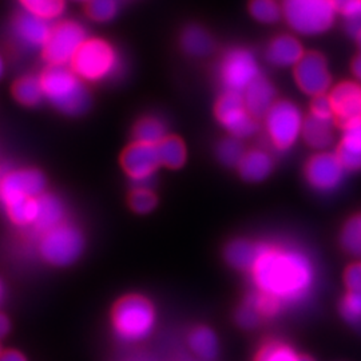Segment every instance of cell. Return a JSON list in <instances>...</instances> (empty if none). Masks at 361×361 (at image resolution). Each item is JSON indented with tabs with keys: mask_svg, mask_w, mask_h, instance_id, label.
Listing matches in <instances>:
<instances>
[{
	"mask_svg": "<svg viewBox=\"0 0 361 361\" xmlns=\"http://www.w3.org/2000/svg\"><path fill=\"white\" fill-rule=\"evenodd\" d=\"M256 292L283 308L298 304L310 296L314 285V267L297 247L261 244L257 259L250 269Z\"/></svg>",
	"mask_w": 361,
	"mask_h": 361,
	"instance_id": "1",
	"label": "cell"
},
{
	"mask_svg": "<svg viewBox=\"0 0 361 361\" xmlns=\"http://www.w3.org/2000/svg\"><path fill=\"white\" fill-rule=\"evenodd\" d=\"M40 82L44 99L62 114L82 116L89 110V89L70 66H49L42 73Z\"/></svg>",
	"mask_w": 361,
	"mask_h": 361,
	"instance_id": "2",
	"label": "cell"
},
{
	"mask_svg": "<svg viewBox=\"0 0 361 361\" xmlns=\"http://www.w3.org/2000/svg\"><path fill=\"white\" fill-rule=\"evenodd\" d=\"M70 67L85 82L98 83L116 77L121 71V59L107 40L89 38L79 49Z\"/></svg>",
	"mask_w": 361,
	"mask_h": 361,
	"instance_id": "3",
	"label": "cell"
},
{
	"mask_svg": "<svg viewBox=\"0 0 361 361\" xmlns=\"http://www.w3.org/2000/svg\"><path fill=\"white\" fill-rule=\"evenodd\" d=\"M113 325L122 341L137 343L145 340L154 329V307L145 297H125L114 307Z\"/></svg>",
	"mask_w": 361,
	"mask_h": 361,
	"instance_id": "4",
	"label": "cell"
},
{
	"mask_svg": "<svg viewBox=\"0 0 361 361\" xmlns=\"http://www.w3.org/2000/svg\"><path fill=\"white\" fill-rule=\"evenodd\" d=\"M332 0H284L283 15L288 26L301 35H320L334 26Z\"/></svg>",
	"mask_w": 361,
	"mask_h": 361,
	"instance_id": "5",
	"label": "cell"
},
{
	"mask_svg": "<svg viewBox=\"0 0 361 361\" xmlns=\"http://www.w3.org/2000/svg\"><path fill=\"white\" fill-rule=\"evenodd\" d=\"M46 177L34 168H13L0 164V207L3 210L46 193Z\"/></svg>",
	"mask_w": 361,
	"mask_h": 361,
	"instance_id": "6",
	"label": "cell"
},
{
	"mask_svg": "<svg viewBox=\"0 0 361 361\" xmlns=\"http://www.w3.org/2000/svg\"><path fill=\"white\" fill-rule=\"evenodd\" d=\"M83 247V234L77 226L67 222L39 235V255L54 267L74 264L80 257Z\"/></svg>",
	"mask_w": 361,
	"mask_h": 361,
	"instance_id": "7",
	"label": "cell"
},
{
	"mask_svg": "<svg viewBox=\"0 0 361 361\" xmlns=\"http://www.w3.org/2000/svg\"><path fill=\"white\" fill-rule=\"evenodd\" d=\"M87 39V31L83 25L75 20H62L52 26L42 49L43 59L49 66H70Z\"/></svg>",
	"mask_w": 361,
	"mask_h": 361,
	"instance_id": "8",
	"label": "cell"
},
{
	"mask_svg": "<svg viewBox=\"0 0 361 361\" xmlns=\"http://www.w3.org/2000/svg\"><path fill=\"white\" fill-rule=\"evenodd\" d=\"M265 126L271 142L279 150H288L302 134L304 118L296 104L279 101L265 116Z\"/></svg>",
	"mask_w": 361,
	"mask_h": 361,
	"instance_id": "9",
	"label": "cell"
},
{
	"mask_svg": "<svg viewBox=\"0 0 361 361\" xmlns=\"http://www.w3.org/2000/svg\"><path fill=\"white\" fill-rule=\"evenodd\" d=\"M259 77L257 61L245 49H233L222 58L219 78L226 91L243 94Z\"/></svg>",
	"mask_w": 361,
	"mask_h": 361,
	"instance_id": "10",
	"label": "cell"
},
{
	"mask_svg": "<svg viewBox=\"0 0 361 361\" xmlns=\"http://www.w3.org/2000/svg\"><path fill=\"white\" fill-rule=\"evenodd\" d=\"M216 116L219 123L238 140L257 133V121L246 109L243 94L224 92L216 104Z\"/></svg>",
	"mask_w": 361,
	"mask_h": 361,
	"instance_id": "11",
	"label": "cell"
},
{
	"mask_svg": "<svg viewBox=\"0 0 361 361\" xmlns=\"http://www.w3.org/2000/svg\"><path fill=\"white\" fill-rule=\"evenodd\" d=\"M347 169L335 153L313 155L307 164L305 177L310 186L322 193L336 190L344 180Z\"/></svg>",
	"mask_w": 361,
	"mask_h": 361,
	"instance_id": "12",
	"label": "cell"
},
{
	"mask_svg": "<svg viewBox=\"0 0 361 361\" xmlns=\"http://www.w3.org/2000/svg\"><path fill=\"white\" fill-rule=\"evenodd\" d=\"M297 85L305 94L319 97L329 90L332 77L326 61L319 52H307L295 66Z\"/></svg>",
	"mask_w": 361,
	"mask_h": 361,
	"instance_id": "13",
	"label": "cell"
},
{
	"mask_svg": "<svg viewBox=\"0 0 361 361\" xmlns=\"http://www.w3.org/2000/svg\"><path fill=\"white\" fill-rule=\"evenodd\" d=\"M122 166L126 174L138 186H145L153 178L157 169L161 166L157 146L146 143L134 142L122 154Z\"/></svg>",
	"mask_w": 361,
	"mask_h": 361,
	"instance_id": "14",
	"label": "cell"
},
{
	"mask_svg": "<svg viewBox=\"0 0 361 361\" xmlns=\"http://www.w3.org/2000/svg\"><path fill=\"white\" fill-rule=\"evenodd\" d=\"M51 28V22L22 10L13 19L11 35L16 44L25 50H42Z\"/></svg>",
	"mask_w": 361,
	"mask_h": 361,
	"instance_id": "15",
	"label": "cell"
},
{
	"mask_svg": "<svg viewBox=\"0 0 361 361\" xmlns=\"http://www.w3.org/2000/svg\"><path fill=\"white\" fill-rule=\"evenodd\" d=\"M335 113V123L343 129L361 121V86L355 82H343L329 94Z\"/></svg>",
	"mask_w": 361,
	"mask_h": 361,
	"instance_id": "16",
	"label": "cell"
},
{
	"mask_svg": "<svg viewBox=\"0 0 361 361\" xmlns=\"http://www.w3.org/2000/svg\"><path fill=\"white\" fill-rule=\"evenodd\" d=\"M305 55L301 43L292 35H279L271 40L265 52L267 61L277 67L296 66Z\"/></svg>",
	"mask_w": 361,
	"mask_h": 361,
	"instance_id": "17",
	"label": "cell"
},
{
	"mask_svg": "<svg viewBox=\"0 0 361 361\" xmlns=\"http://www.w3.org/2000/svg\"><path fill=\"white\" fill-rule=\"evenodd\" d=\"M65 214V207L56 195L43 193L38 197V212L32 229L42 235L63 224Z\"/></svg>",
	"mask_w": 361,
	"mask_h": 361,
	"instance_id": "18",
	"label": "cell"
},
{
	"mask_svg": "<svg viewBox=\"0 0 361 361\" xmlns=\"http://www.w3.org/2000/svg\"><path fill=\"white\" fill-rule=\"evenodd\" d=\"M276 91L271 82L264 77H259L243 92V98L249 113L258 118H265L274 102Z\"/></svg>",
	"mask_w": 361,
	"mask_h": 361,
	"instance_id": "19",
	"label": "cell"
},
{
	"mask_svg": "<svg viewBox=\"0 0 361 361\" xmlns=\"http://www.w3.org/2000/svg\"><path fill=\"white\" fill-rule=\"evenodd\" d=\"M337 153L347 170H361V121L345 128Z\"/></svg>",
	"mask_w": 361,
	"mask_h": 361,
	"instance_id": "20",
	"label": "cell"
},
{
	"mask_svg": "<svg viewBox=\"0 0 361 361\" xmlns=\"http://www.w3.org/2000/svg\"><path fill=\"white\" fill-rule=\"evenodd\" d=\"M273 159L264 150H250L243 157L238 164V170L243 178L250 182L264 180L271 173Z\"/></svg>",
	"mask_w": 361,
	"mask_h": 361,
	"instance_id": "21",
	"label": "cell"
},
{
	"mask_svg": "<svg viewBox=\"0 0 361 361\" xmlns=\"http://www.w3.org/2000/svg\"><path fill=\"white\" fill-rule=\"evenodd\" d=\"M334 125L332 121H324L310 116L304 121L302 137L310 147L323 150L334 142Z\"/></svg>",
	"mask_w": 361,
	"mask_h": 361,
	"instance_id": "22",
	"label": "cell"
},
{
	"mask_svg": "<svg viewBox=\"0 0 361 361\" xmlns=\"http://www.w3.org/2000/svg\"><path fill=\"white\" fill-rule=\"evenodd\" d=\"M13 99L25 107H37L44 101L40 77L23 75L13 86Z\"/></svg>",
	"mask_w": 361,
	"mask_h": 361,
	"instance_id": "23",
	"label": "cell"
},
{
	"mask_svg": "<svg viewBox=\"0 0 361 361\" xmlns=\"http://www.w3.org/2000/svg\"><path fill=\"white\" fill-rule=\"evenodd\" d=\"M259 246L261 244H253L246 240H238L228 246L225 256L228 262L234 268L250 271L257 259Z\"/></svg>",
	"mask_w": 361,
	"mask_h": 361,
	"instance_id": "24",
	"label": "cell"
},
{
	"mask_svg": "<svg viewBox=\"0 0 361 361\" xmlns=\"http://www.w3.org/2000/svg\"><path fill=\"white\" fill-rule=\"evenodd\" d=\"M183 50L193 56H205L213 51L214 42L204 28L198 26L188 27L180 38Z\"/></svg>",
	"mask_w": 361,
	"mask_h": 361,
	"instance_id": "25",
	"label": "cell"
},
{
	"mask_svg": "<svg viewBox=\"0 0 361 361\" xmlns=\"http://www.w3.org/2000/svg\"><path fill=\"white\" fill-rule=\"evenodd\" d=\"M189 345L193 349L194 353L204 360L214 359L219 352L217 336L214 335L212 329L205 326L194 329L189 336Z\"/></svg>",
	"mask_w": 361,
	"mask_h": 361,
	"instance_id": "26",
	"label": "cell"
},
{
	"mask_svg": "<svg viewBox=\"0 0 361 361\" xmlns=\"http://www.w3.org/2000/svg\"><path fill=\"white\" fill-rule=\"evenodd\" d=\"M159 162L170 169H178L186 161L185 143L177 137H166L157 145Z\"/></svg>",
	"mask_w": 361,
	"mask_h": 361,
	"instance_id": "27",
	"label": "cell"
},
{
	"mask_svg": "<svg viewBox=\"0 0 361 361\" xmlns=\"http://www.w3.org/2000/svg\"><path fill=\"white\" fill-rule=\"evenodd\" d=\"M23 11L38 15L52 22L59 19L66 10V0H18Z\"/></svg>",
	"mask_w": 361,
	"mask_h": 361,
	"instance_id": "28",
	"label": "cell"
},
{
	"mask_svg": "<svg viewBox=\"0 0 361 361\" xmlns=\"http://www.w3.org/2000/svg\"><path fill=\"white\" fill-rule=\"evenodd\" d=\"M135 142L146 143L157 146L162 140L166 138V128L157 118H143L134 128Z\"/></svg>",
	"mask_w": 361,
	"mask_h": 361,
	"instance_id": "29",
	"label": "cell"
},
{
	"mask_svg": "<svg viewBox=\"0 0 361 361\" xmlns=\"http://www.w3.org/2000/svg\"><path fill=\"white\" fill-rule=\"evenodd\" d=\"M336 13L345 19V28L352 37L361 31V0H332Z\"/></svg>",
	"mask_w": 361,
	"mask_h": 361,
	"instance_id": "30",
	"label": "cell"
},
{
	"mask_svg": "<svg viewBox=\"0 0 361 361\" xmlns=\"http://www.w3.org/2000/svg\"><path fill=\"white\" fill-rule=\"evenodd\" d=\"M250 13L261 23H277L283 16V7L276 0H252L249 6Z\"/></svg>",
	"mask_w": 361,
	"mask_h": 361,
	"instance_id": "31",
	"label": "cell"
},
{
	"mask_svg": "<svg viewBox=\"0 0 361 361\" xmlns=\"http://www.w3.org/2000/svg\"><path fill=\"white\" fill-rule=\"evenodd\" d=\"M121 7V0H89L86 13L94 22H110L116 16Z\"/></svg>",
	"mask_w": 361,
	"mask_h": 361,
	"instance_id": "32",
	"label": "cell"
},
{
	"mask_svg": "<svg viewBox=\"0 0 361 361\" xmlns=\"http://www.w3.org/2000/svg\"><path fill=\"white\" fill-rule=\"evenodd\" d=\"M341 245L353 256H361V214L345 224L341 233Z\"/></svg>",
	"mask_w": 361,
	"mask_h": 361,
	"instance_id": "33",
	"label": "cell"
},
{
	"mask_svg": "<svg viewBox=\"0 0 361 361\" xmlns=\"http://www.w3.org/2000/svg\"><path fill=\"white\" fill-rule=\"evenodd\" d=\"M217 153L221 162L228 166H238L243 157L245 155L243 143L235 137L226 138L219 143Z\"/></svg>",
	"mask_w": 361,
	"mask_h": 361,
	"instance_id": "34",
	"label": "cell"
},
{
	"mask_svg": "<svg viewBox=\"0 0 361 361\" xmlns=\"http://www.w3.org/2000/svg\"><path fill=\"white\" fill-rule=\"evenodd\" d=\"M340 312L350 325L361 326V290H348L341 301Z\"/></svg>",
	"mask_w": 361,
	"mask_h": 361,
	"instance_id": "35",
	"label": "cell"
},
{
	"mask_svg": "<svg viewBox=\"0 0 361 361\" xmlns=\"http://www.w3.org/2000/svg\"><path fill=\"white\" fill-rule=\"evenodd\" d=\"M257 361H304V357L285 344L271 343L261 349Z\"/></svg>",
	"mask_w": 361,
	"mask_h": 361,
	"instance_id": "36",
	"label": "cell"
},
{
	"mask_svg": "<svg viewBox=\"0 0 361 361\" xmlns=\"http://www.w3.org/2000/svg\"><path fill=\"white\" fill-rule=\"evenodd\" d=\"M157 205L155 194L146 186H138L130 194V207L137 213H149Z\"/></svg>",
	"mask_w": 361,
	"mask_h": 361,
	"instance_id": "37",
	"label": "cell"
},
{
	"mask_svg": "<svg viewBox=\"0 0 361 361\" xmlns=\"http://www.w3.org/2000/svg\"><path fill=\"white\" fill-rule=\"evenodd\" d=\"M310 116L324 121H332L335 122V113H334V107L331 104L329 95L324 94L314 97L312 106H310Z\"/></svg>",
	"mask_w": 361,
	"mask_h": 361,
	"instance_id": "38",
	"label": "cell"
},
{
	"mask_svg": "<svg viewBox=\"0 0 361 361\" xmlns=\"http://www.w3.org/2000/svg\"><path fill=\"white\" fill-rule=\"evenodd\" d=\"M262 316L259 314V312L256 310V307L246 300L245 304L240 308L238 313H237V322L244 326V328H255L257 326L258 324L261 323Z\"/></svg>",
	"mask_w": 361,
	"mask_h": 361,
	"instance_id": "39",
	"label": "cell"
},
{
	"mask_svg": "<svg viewBox=\"0 0 361 361\" xmlns=\"http://www.w3.org/2000/svg\"><path fill=\"white\" fill-rule=\"evenodd\" d=\"M345 284L348 290H361V262L349 267L345 273Z\"/></svg>",
	"mask_w": 361,
	"mask_h": 361,
	"instance_id": "40",
	"label": "cell"
},
{
	"mask_svg": "<svg viewBox=\"0 0 361 361\" xmlns=\"http://www.w3.org/2000/svg\"><path fill=\"white\" fill-rule=\"evenodd\" d=\"M0 361H27L26 357L18 350H4L0 355Z\"/></svg>",
	"mask_w": 361,
	"mask_h": 361,
	"instance_id": "41",
	"label": "cell"
},
{
	"mask_svg": "<svg viewBox=\"0 0 361 361\" xmlns=\"http://www.w3.org/2000/svg\"><path fill=\"white\" fill-rule=\"evenodd\" d=\"M10 332V322L8 319L0 313V338Z\"/></svg>",
	"mask_w": 361,
	"mask_h": 361,
	"instance_id": "42",
	"label": "cell"
},
{
	"mask_svg": "<svg viewBox=\"0 0 361 361\" xmlns=\"http://www.w3.org/2000/svg\"><path fill=\"white\" fill-rule=\"evenodd\" d=\"M352 71L355 74V77L359 78L361 80V52L353 59V63H352Z\"/></svg>",
	"mask_w": 361,
	"mask_h": 361,
	"instance_id": "43",
	"label": "cell"
},
{
	"mask_svg": "<svg viewBox=\"0 0 361 361\" xmlns=\"http://www.w3.org/2000/svg\"><path fill=\"white\" fill-rule=\"evenodd\" d=\"M4 74H6V61H4L3 55L0 54V80H1V78L4 77Z\"/></svg>",
	"mask_w": 361,
	"mask_h": 361,
	"instance_id": "44",
	"label": "cell"
},
{
	"mask_svg": "<svg viewBox=\"0 0 361 361\" xmlns=\"http://www.w3.org/2000/svg\"><path fill=\"white\" fill-rule=\"evenodd\" d=\"M4 295H6V288H4L3 281L0 280V302L4 300Z\"/></svg>",
	"mask_w": 361,
	"mask_h": 361,
	"instance_id": "45",
	"label": "cell"
},
{
	"mask_svg": "<svg viewBox=\"0 0 361 361\" xmlns=\"http://www.w3.org/2000/svg\"><path fill=\"white\" fill-rule=\"evenodd\" d=\"M356 40H357V44H359V47H360L361 50V31L356 35Z\"/></svg>",
	"mask_w": 361,
	"mask_h": 361,
	"instance_id": "46",
	"label": "cell"
},
{
	"mask_svg": "<svg viewBox=\"0 0 361 361\" xmlns=\"http://www.w3.org/2000/svg\"><path fill=\"white\" fill-rule=\"evenodd\" d=\"M304 361H312L310 359H308V357H304Z\"/></svg>",
	"mask_w": 361,
	"mask_h": 361,
	"instance_id": "47",
	"label": "cell"
},
{
	"mask_svg": "<svg viewBox=\"0 0 361 361\" xmlns=\"http://www.w3.org/2000/svg\"><path fill=\"white\" fill-rule=\"evenodd\" d=\"M79 1H89V0H79Z\"/></svg>",
	"mask_w": 361,
	"mask_h": 361,
	"instance_id": "48",
	"label": "cell"
},
{
	"mask_svg": "<svg viewBox=\"0 0 361 361\" xmlns=\"http://www.w3.org/2000/svg\"><path fill=\"white\" fill-rule=\"evenodd\" d=\"M1 352H3V350H1V347H0V355H1Z\"/></svg>",
	"mask_w": 361,
	"mask_h": 361,
	"instance_id": "49",
	"label": "cell"
}]
</instances>
